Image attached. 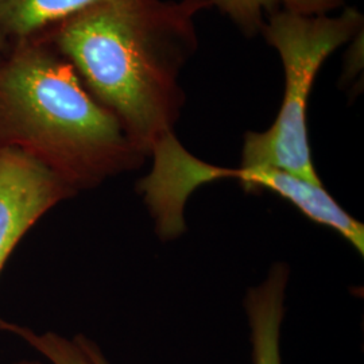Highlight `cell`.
Here are the masks:
<instances>
[{"instance_id": "1", "label": "cell", "mask_w": 364, "mask_h": 364, "mask_svg": "<svg viewBox=\"0 0 364 364\" xmlns=\"http://www.w3.org/2000/svg\"><path fill=\"white\" fill-rule=\"evenodd\" d=\"M207 7L208 0L105 1L42 34L146 158L180 117V75L197 49L196 15Z\"/></svg>"}, {"instance_id": "2", "label": "cell", "mask_w": 364, "mask_h": 364, "mask_svg": "<svg viewBox=\"0 0 364 364\" xmlns=\"http://www.w3.org/2000/svg\"><path fill=\"white\" fill-rule=\"evenodd\" d=\"M0 149L31 156L77 193L144 161L45 34L0 53Z\"/></svg>"}, {"instance_id": "3", "label": "cell", "mask_w": 364, "mask_h": 364, "mask_svg": "<svg viewBox=\"0 0 364 364\" xmlns=\"http://www.w3.org/2000/svg\"><path fill=\"white\" fill-rule=\"evenodd\" d=\"M362 27L363 16L355 9H347L338 16H305L285 10L270 16L262 30L282 61L284 100L269 130L246 134L240 168L269 166L323 183L311 156L308 100L326 58L355 38Z\"/></svg>"}, {"instance_id": "4", "label": "cell", "mask_w": 364, "mask_h": 364, "mask_svg": "<svg viewBox=\"0 0 364 364\" xmlns=\"http://www.w3.org/2000/svg\"><path fill=\"white\" fill-rule=\"evenodd\" d=\"M77 192L31 156L0 149V274L25 235L57 204ZM9 321L0 317V332Z\"/></svg>"}, {"instance_id": "5", "label": "cell", "mask_w": 364, "mask_h": 364, "mask_svg": "<svg viewBox=\"0 0 364 364\" xmlns=\"http://www.w3.org/2000/svg\"><path fill=\"white\" fill-rule=\"evenodd\" d=\"M227 176V178L242 182L248 192L266 189L281 196L308 219L336 231L363 255V224L341 208L324 189L323 183H313L284 170L269 166L228 169Z\"/></svg>"}, {"instance_id": "6", "label": "cell", "mask_w": 364, "mask_h": 364, "mask_svg": "<svg viewBox=\"0 0 364 364\" xmlns=\"http://www.w3.org/2000/svg\"><path fill=\"white\" fill-rule=\"evenodd\" d=\"M289 269L275 263L267 278L252 287L245 301L254 364H282L281 326L285 317Z\"/></svg>"}, {"instance_id": "7", "label": "cell", "mask_w": 364, "mask_h": 364, "mask_svg": "<svg viewBox=\"0 0 364 364\" xmlns=\"http://www.w3.org/2000/svg\"><path fill=\"white\" fill-rule=\"evenodd\" d=\"M105 1L115 0H0V27L9 42L30 38Z\"/></svg>"}, {"instance_id": "8", "label": "cell", "mask_w": 364, "mask_h": 364, "mask_svg": "<svg viewBox=\"0 0 364 364\" xmlns=\"http://www.w3.org/2000/svg\"><path fill=\"white\" fill-rule=\"evenodd\" d=\"M7 332L19 336L36 351L49 359L53 364H93L87 353L75 341L54 332L36 333L26 326L10 323Z\"/></svg>"}, {"instance_id": "9", "label": "cell", "mask_w": 364, "mask_h": 364, "mask_svg": "<svg viewBox=\"0 0 364 364\" xmlns=\"http://www.w3.org/2000/svg\"><path fill=\"white\" fill-rule=\"evenodd\" d=\"M210 6L219 7L221 13L225 14L237 27L254 36L260 31L264 22V11H272L279 3V0H208Z\"/></svg>"}, {"instance_id": "10", "label": "cell", "mask_w": 364, "mask_h": 364, "mask_svg": "<svg viewBox=\"0 0 364 364\" xmlns=\"http://www.w3.org/2000/svg\"><path fill=\"white\" fill-rule=\"evenodd\" d=\"M344 1L346 0H279V3L284 4L285 11L305 16L326 15Z\"/></svg>"}, {"instance_id": "11", "label": "cell", "mask_w": 364, "mask_h": 364, "mask_svg": "<svg viewBox=\"0 0 364 364\" xmlns=\"http://www.w3.org/2000/svg\"><path fill=\"white\" fill-rule=\"evenodd\" d=\"M75 341L82 348V351L87 353L93 364H109V362L105 359V353L99 348V346L92 341L91 338L84 336V335H77L75 336Z\"/></svg>"}, {"instance_id": "12", "label": "cell", "mask_w": 364, "mask_h": 364, "mask_svg": "<svg viewBox=\"0 0 364 364\" xmlns=\"http://www.w3.org/2000/svg\"><path fill=\"white\" fill-rule=\"evenodd\" d=\"M9 43H10L9 39L6 38V36L0 27V53L4 52V49L9 46Z\"/></svg>"}, {"instance_id": "13", "label": "cell", "mask_w": 364, "mask_h": 364, "mask_svg": "<svg viewBox=\"0 0 364 364\" xmlns=\"http://www.w3.org/2000/svg\"><path fill=\"white\" fill-rule=\"evenodd\" d=\"M15 364H42L39 363V362H36V360H21V362H18V363Z\"/></svg>"}]
</instances>
